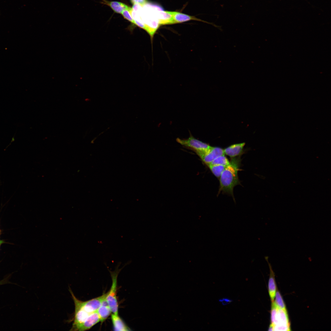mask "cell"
<instances>
[{
    "mask_svg": "<svg viewBox=\"0 0 331 331\" xmlns=\"http://www.w3.org/2000/svg\"><path fill=\"white\" fill-rule=\"evenodd\" d=\"M131 2L133 5L138 4L143 6L147 2V0H130Z\"/></svg>",
    "mask_w": 331,
    "mask_h": 331,
    "instance_id": "cell-18",
    "label": "cell"
},
{
    "mask_svg": "<svg viewBox=\"0 0 331 331\" xmlns=\"http://www.w3.org/2000/svg\"><path fill=\"white\" fill-rule=\"evenodd\" d=\"M97 312L101 322L105 321L110 315L112 312L106 300V298Z\"/></svg>",
    "mask_w": 331,
    "mask_h": 331,
    "instance_id": "cell-11",
    "label": "cell"
},
{
    "mask_svg": "<svg viewBox=\"0 0 331 331\" xmlns=\"http://www.w3.org/2000/svg\"><path fill=\"white\" fill-rule=\"evenodd\" d=\"M240 156L233 158L220 176L219 192L227 193L233 196V189L240 183L238 172L240 165Z\"/></svg>",
    "mask_w": 331,
    "mask_h": 331,
    "instance_id": "cell-1",
    "label": "cell"
},
{
    "mask_svg": "<svg viewBox=\"0 0 331 331\" xmlns=\"http://www.w3.org/2000/svg\"><path fill=\"white\" fill-rule=\"evenodd\" d=\"M245 143L233 144L223 150L224 154L233 158L240 156L244 152Z\"/></svg>",
    "mask_w": 331,
    "mask_h": 331,
    "instance_id": "cell-9",
    "label": "cell"
},
{
    "mask_svg": "<svg viewBox=\"0 0 331 331\" xmlns=\"http://www.w3.org/2000/svg\"><path fill=\"white\" fill-rule=\"evenodd\" d=\"M101 321L97 311L91 314L76 329L75 331H83L89 329L97 323Z\"/></svg>",
    "mask_w": 331,
    "mask_h": 331,
    "instance_id": "cell-8",
    "label": "cell"
},
{
    "mask_svg": "<svg viewBox=\"0 0 331 331\" xmlns=\"http://www.w3.org/2000/svg\"><path fill=\"white\" fill-rule=\"evenodd\" d=\"M170 13L172 16L173 24L181 23L190 20H194L202 21L209 24L219 29L220 28V26H217L213 23H209L203 21L194 16L177 12L170 11Z\"/></svg>",
    "mask_w": 331,
    "mask_h": 331,
    "instance_id": "cell-7",
    "label": "cell"
},
{
    "mask_svg": "<svg viewBox=\"0 0 331 331\" xmlns=\"http://www.w3.org/2000/svg\"><path fill=\"white\" fill-rule=\"evenodd\" d=\"M268 330L269 331H274L273 326L271 324H270L268 328Z\"/></svg>",
    "mask_w": 331,
    "mask_h": 331,
    "instance_id": "cell-19",
    "label": "cell"
},
{
    "mask_svg": "<svg viewBox=\"0 0 331 331\" xmlns=\"http://www.w3.org/2000/svg\"><path fill=\"white\" fill-rule=\"evenodd\" d=\"M176 141L184 147L193 150L197 154L206 150L211 147L208 144L195 138L190 133L188 139L177 138Z\"/></svg>",
    "mask_w": 331,
    "mask_h": 331,
    "instance_id": "cell-3",
    "label": "cell"
},
{
    "mask_svg": "<svg viewBox=\"0 0 331 331\" xmlns=\"http://www.w3.org/2000/svg\"><path fill=\"white\" fill-rule=\"evenodd\" d=\"M111 319L115 330L125 331L130 330L118 315L112 314Z\"/></svg>",
    "mask_w": 331,
    "mask_h": 331,
    "instance_id": "cell-12",
    "label": "cell"
},
{
    "mask_svg": "<svg viewBox=\"0 0 331 331\" xmlns=\"http://www.w3.org/2000/svg\"><path fill=\"white\" fill-rule=\"evenodd\" d=\"M6 282V281L5 280H4L0 281V285L5 283Z\"/></svg>",
    "mask_w": 331,
    "mask_h": 331,
    "instance_id": "cell-20",
    "label": "cell"
},
{
    "mask_svg": "<svg viewBox=\"0 0 331 331\" xmlns=\"http://www.w3.org/2000/svg\"><path fill=\"white\" fill-rule=\"evenodd\" d=\"M273 326L274 331L291 330L287 310L277 307L275 321Z\"/></svg>",
    "mask_w": 331,
    "mask_h": 331,
    "instance_id": "cell-5",
    "label": "cell"
},
{
    "mask_svg": "<svg viewBox=\"0 0 331 331\" xmlns=\"http://www.w3.org/2000/svg\"><path fill=\"white\" fill-rule=\"evenodd\" d=\"M211 172L216 177H219L226 166L220 165H207Z\"/></svg>",
    "mask_w": 331,
    "mask_h": 331,
    "instance_id": "cell-14",
    "label": "cell"
},
{
    "mask_svg": "<svg viewBox=\"0 0 331 331\" xmlns=\"http://www.w3.org/2000/svg\"><path fill=\"white\" fill-rule=\"evenodd\" d=\"M69 291L74 300L75 310H80L90 314L97 311L105 298L107 293L86 301H82L77 298L70 288Z\"/></svg>",
    "mask_w": 331,
    "mask_h": 331,
    "instance_id": "cell-2",
    "label": "cell"
},
{
    "mask_svg": "<svg viewBox=\"0 0 331 331\" xmlns=\"http://www.w3.org/2000/svg\"><path fill=\"white\" fill-rule=\"evenodd\" d=\"M132 8L130 7L124 10L121 14L125 19L129 21L133 25H135V21L132 15Z\"/></svg>",
    "mask_w": 331,
    "mask_h": 331,
    "instance_id": "cell-17",
    "label": "cell"
},
{
    "mask_svg": "<svg viewBox=\"0 0 331 331\" xmlns=\"http://www.w3.org/2000/svg\"><path fill=\"white\" fill-rule=\"evenodd\" d=\"M270 268V275L268 283V291L272 302L274 301L276 292V286L275 280L274 272L271 264L268 262Z\"/></svg>",
    "mask_w": 331,
    "mask_h": 331,
    "instance_id": "cell-10",
    "label": "cell"
},
{
    "mask_svg": "<svg viewBox=\"0 0 331 331\" xmlns=\"http://www.w3.org/2000/svg\"><path fill=\"white\" fill-rule=\"evenodd\" d=\"M207 165L218 157L224 154L223 150L217 147L211 146L208 150L197 154Z\"/></svg>",
    "mask_w": 331,
    "mask_h": 331,
    "instance_id": "cell-6",
    "label": "cell"
},
{
    "mask_svg": "<svg viewBox=\"0 0 331 331\" xmlns=\"http://www.w3.org/2000/svg\"><path fill=\"white\" fill-rule=\"evenodd\" d=\"M230 162L224 154H223L218 157L208 165H220L226 166Z\"/></svg>",
    "mask_w": 331,
    "mask_h": 331,
    "instance_id": "cell-15",
    "label": "cell"
},
{
    "mask_svg": "<svg viewBox=\"0 0 331 331\" xmlns=\"http://www.w3.org/2000/svg\"><path fill=\"white\" fill-rule=\"evenodd\" d=\"M104 1L105 3L109 6L115 13H118L121 14L124 10L130 7L125 4L119 2Z\"/></svg>",
    "mask_w": 331,
    "mask_h": 331,
    "instance_id": "cell-13",
    "label": "cell"
},
{
    "mask_svg": "<svg viewBox=\"0 0 331 331\" xmlns=\"http://www.w3.org/2000/svg\"><path fill=\"white\" fill-rule=\"evenodd\" d=\"M2 241H0V245H1V244H2Z\"/></svg>",
    "mask_w": 331,
    "mask_h": 331,
    "instance_id": "cell-21",
    "label": "cell"
},
{
    "mask_svg": "<svg viewBox=\"0 0 331 331\" xmlns=\"http://www.w3.org/2000/svg\"><path fill=\"white\" fill-rule=\"evenodd\" d=\"M275 297V302L277 307L283 310H286L283 300L278 291H276Z\"/></svg>",
    "mask_w": 331,
    "mask_h": 331,
    "instance_id": "cell-16",
    "label": "cell"
},
{
    "mask_svg": "<svg viewBox=\"0 0 331 331\" xmlns=\"http://www.w3.org/2000/svg\"><path fill=\"white\" fill-rule=\"evenodd\" d=\"M117 272L111 273L112 283L109 291L107 293L106 299L112 312L118 315V304L116 296Z\"/></svg>",
    "mask_w": 331,
    "mask_h": 331,
    "instance_id": "cell-4",
    "label": "cell"
}]
</instances>
